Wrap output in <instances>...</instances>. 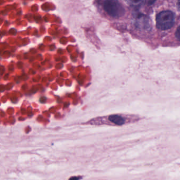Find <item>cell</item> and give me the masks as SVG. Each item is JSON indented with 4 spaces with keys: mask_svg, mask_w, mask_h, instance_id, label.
<instances>
[{
    "mask_svg": "<svg viewBox=\"0 0 180 180\" xmlns=\"http://www.w3.org/2000/svg\"><path fill=\"white\" fill-rule=\"evenodd\" d=\"M104 11L110 16L115 18L122 17L125 12L123 5L118 1L107 0L102 4Z\"/></svg>",
    "mask_w": 180,
    "mask_h": 180,
    "instance_id": "obj_2",
    "label": "cell"
},
{
    "mask_svg": "<svg viewBox=\"0 0 180 180\" xmlns=\"http://www.w3.org/2000/svg\"><path fill=\"white\" fill-rule=\"evenodd\" d=\"M177 7H178V9L180 11V1H179V2H177Z\"/></svg>",
    "mask_w": 180,
    "mask_h": 180,
    "instance_id": "obj_7",
    "label": "cell"
},
{
    "mask_svg": "<svg viewBox=\"0 0 180 180\" xmlns=\"http://www.w3.org/2000/svg\"><path fill=\"white\" fill-rule=\"evenodd\" d=\"M80 180V177H72L69 179V180Z\"/></svg>",
    "mask_w": 180,
    "mask_h": 180,
    "instance_id": "obj_6",
    "label": "cell"
},
{
    "mask_svg": "<svg viewBox=\"0 0 180 180\" xmlns=\"http://www.w3.org/2000/svg\"><path fill=\"white\" fill-rule=\"evenodd\" d=\"M175 37L177 39L180 41V27H178L177 29V31L175 32Z\"/></svg>",
    "mask_w": 180,
    "mask_h": 180,
    "instance_id": "obj_5",
    "label": "cell"
},
{
    "mask_svg": "<svg viewBox=\"0 0 180 180\" xmlns=\"http://www.w3.org/2000/svg\"><path fill=\"white\" fill-rule=\"evenodd\" d=\"M175 15L172 11H162L156 17V25L157 28L166 30L171 28L174 24Z\"/></svg>",
    "mask_w": 180,
    "mask_h": 180,
    "instance_id": "obj_3",
    "label": "cell"
},
{
    "mask_svg": "<svg viewBox=\"0 0 180 180\" xmlns=\"http://www.w3.org/2000/svg\"><path fill=\"white\" fill-rule=\"evenodd\" d=\"M135 121L136 120H131L122 115L115 114L111 115L107 117L97 118L89 121L88 124L92 125H102L105 124L107 125L120 126L125 124L134 123Z\"/></svg>",
    "mask_w": 180,
    "mask_h": 180,
    "instance_id": "obj_1",
    "label": "cell"
},
{
    "mask_svg": "<svg viewBox=\"0 0 180 180\" xmlns=\"http://www.w3.org/2000/svg\"><path fill=\"white\" fill-rule=\"evenodd\" d=\"M137 18V25L140 27L146 28V27H149L148 25V20L145 16H143L142 15H139Z\"/></svg>",
    "mask_w": 180,
    "mask_h": 180,
    "instance_id": "obj_4",
    "label": "cell"
}]
</instances>
